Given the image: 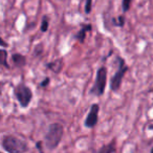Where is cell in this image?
<instances>
[{"mask_svg":"<svg viewBox=\"0 0 153 153\" xmlns=\"http://www.w3.org/2000/svg\"><path fill=\"white\" fill-rule=\"evenodd\" d=\"M150 153H153V147L151 148V150H150Z\"/></svg>","mask_w":153,"mask_h":153,"instance_id":"20","label":"cell"},{"mask_svg":"<svg viewBox=\"0 0 153 153\" xmlns=\"http://www.w3.org/2000/svg\"><path fill=\"white\" fill-rule=\"evenodd\" d=\"M7 46H9V43H7L1 37H0V47H4L5 48V47H7Z\"/></svg>","mask_w":153,"mask_h":153,"instance_id":"19","label":"cell"},{"mask_svg":"<svg viewBox=\"0 0 153 153\" xmlns=\"http://www.w3.org/2000/svg\"><path fill=\"white\" fill-rule=\"evenodd\" d=\"M92 30V25L90 23H87V24H82L81 25V28L76 35H74V38L76 40H78L80 43L83 44L85 42V39H86V34L88 32H91Z\"/></svg>","mask_w":153,"mask_h":153,"instance_id":"7","label":"cell"},{"mask_svg":"<svg viewBox=\"0 0 153 153\" xmlns=\"http://www.w3.org/2000/svg\"><path fill=\"white\" fill-rule=\"evenodd\" d=\"M36 148L39 150V153H43V143L42 142H37L36 143Z\"/></svg>","mask_w":153,"mask_h":153,"instance_id":"18","label":"cell"},{"mask_svg":"<svg viewBox=\"0 0 153 153\" xmlns=\"http://www.w3.org/2000/svg\"><path fill=\"white\" fill-rule=\"evenodd\" d=\"M49 83H51V79H49V78H45L42 82H40V84H39V87L45 88V87H47V86L49 85Z\"/></svg>","mask_w":153,"mask_h":153,"instance_id":"17","label":"cell"},{"mask_svg":"<svg viewBox=\"0 0 153 153\" xmlns=\"http://www.w3.org/2000/svg\"><path fill=\"white\" fill-rule=\"evenodd\" d=\"M107 84V68L105 66H101L97 70L96 81L94 85L90 89V94H94L96 97H102L106 89Z\"/></svg>","mask_w":153,"mask_h":153,"instance_id":"4","label":"cell"},{"mask_svg":"<svg viewBox=\"0 0 153 153\" xmlns=\"http://www.w3.org/2000/svg\"><path fill=\"white\" fill-rule=\"evenodd\" d=\"M99 112H100V106L99 104H92L90 106L89 112H88L87 117H86L85 121H84V126L86 128H94L97 126L99 122Z\"/></svg>","mask_w":153,"mask_h":153,"instance_id":"6","label":"cell"},{"mask_svg":"<svg viewBox=\"0 0 153 153\" xmlns=\"http://www.w3.org/2000/svg\"><path fill=\"white\" fill-rule=\"evenodd\" d=\"M12 62L17 68H22L26 65V57L21 53H13L12 55Z\"/></svg>","mask_w":153,"mask_h":153,"instance_id":"9","label":"cell"},{"mask_svg":"<svg viewBox=\"0 0 153 153\" xmlns=\"http://www.w3.org/2000/svg\"><path fill=\"white\" fill-rule=\"evenodd\" d=\"M0 67L10 69V65L7 63V51L1 48H0Z\"/></svg>","mask_w":153,"mask_h":153,"instance_id":"11","label":"cell"},{"mask_svg":"<svg viewBox=\"0 0 153 153\" xmlns=\"http://www.w3.org/2000/svg\"><path fill=\"white\" fill-rule=\"evenodd\" d=\"M115 151H117V144H115V140H112L109 144L101 147L98 153H114Z\"/></svg>","mask_w":153,"mask_h":153,"instance_id":"10","label":"cell"},{"mask_svg":"<svg viewBox=\"0 0 153 153\" xmlns=\"http://www.w3.org/2000/svg\"><path fill=\"white\" fill-rule=\"evenodd\" d=\"M14 94H15V98L19 102L20 106L23 107V108H26L30 104V102H32L33 91L24 83L18 84L16 86L15 90H14Z\"/></svg>","mask_w":153,"mask_h":153,"instance_id":"5","label":"cell"},{"mask_svg":"<svg viewBox=\"0 0 153 153\" xmlns=\"http://www.w3.org/2000/svg\"><path fill=\"white\" fill-rule=\"evenodd\" d=\"M48 27H49V18L46 15H44L42 17V20H41L40 30L42 33H46L48 30Z\"/></svg>","mask_w":153,"mask_h":153,"instance_id":"12","label":"cell"},{"mask_svg":"<svg viewBox=\"0 0 153 153\" xmlns=\"http://www.w3.org/2000/svg\"><path fill=\"white\" fill-rule=\"evenodd\" d=\"M131 3H132V0H123V1H122V10H123L124 14L127 13L130 10Z\"/></svg>","mask_w":153,"mask_h":153,"instance_id":"14","label":"cell"},{"mask_svg":"<svg viewBox=\"0 0 153 153\" xmlns=\"http://www.w3.org/2000/svg\"><path fill=\"white\" fill-rule=\"evenodd\" d=\"M117 69L114 72V74L112 76V78L110 79V89L114 92H117L121 88L124 76H125L126 72L129 69L125 60L122 57H117Z\"/></svg>","mask_w":153,"mask_h":153,"instance_id":"3","label":"cell"},{"mask_svg":"<svg viewBox=\"0 0 153 153\" xmlns=\"http://www.w3.org/2000/svg\"><path fill=\"white\" fill-rule=\"evenodd\" d=\"M64 128L61 124L53 123L48 126L47 132L44 135L45 146L49 150H55L59 144L61 143L62 137H63Z\"/></svg>","mask_w":153,"mask_h":153,"instance_id":"1","label":"cell"},{"mask_svg":"<svg viewBox=\"0 0 153 153\" xmlns=\"http://www.w3.org/2000/svg\"><path fill=\"white\" fill-rule=\"evenodd\" d=\"M63 65H64V62L62 58L56 59V60H53V61L49 62V63L45 64V66H46L49 70H51L53 74H60L62 68H63Z\"/></svg>","mask_w":153,"mask_h":153,"instance_id":"8","label":"cell"},{"mask_svg":"<svg viewBox=\"0 0 153 153\" xmlns=\"http://www.w3.org/2000/svg\"><path fill=\"white\" fill-rule=\"evenodd\" d=\"M125 22H126V19H125V16L124 15L119 16L117 18H112V24L114 26L123 27V26L125 25Z\"/></svg>","mask_w":153,"mask_h":153,"instance_id":"13","label":"cell"},{"mask_svg":"<svg viewBox=\"0 0 153 153\" xmlns=\"http://www.w3.org/2000/svg\"><path fill=\"white\" fill-rule=\"evenodd\" d=\"M42 53H43V44L39 43V44H37L34 47V56L35 57H40Z\"/></svg>","mask_w":153,"mask_h":153,"instance_id":"15","label":"cell"},{"mask_svg":"<svg viewBox=\"0 0 153 153\" xmlns=\"http://www.w3.org/2000/svg\"><path fill=\"white\" fill-rule=\"evenodd\" d=\"M1 146L7 153H26L28 151L27 143L11 134L1 138Z\"/></svg>","mask_w":153,"mask_h":153,"instance_id":"2","label":"cell"},{"mask_svg":"<svg viewBox=\"0 0 153 153\" xmlns=\"http://www.w3.org/2000/svg\"><path fill=\"white\" fill-rule=\"evenodd\" d=\"M85 1V5H84V10H85L86 14H90L92 10V0H84Z\"/></svg>","mask_w":153,"mask_h":153,"instance_id":"16","label":"cell"}]
</instances>
